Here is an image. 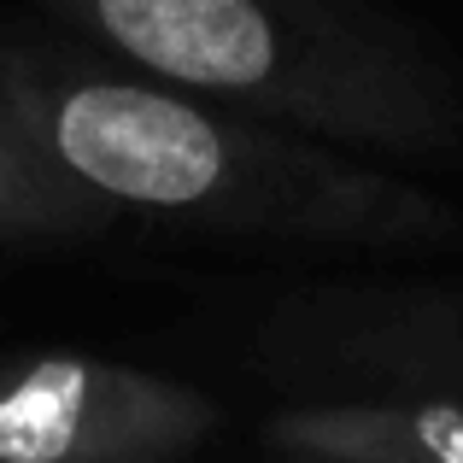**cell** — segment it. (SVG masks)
I'll return each mask as SVG.
<instances>
[{"label":"cell","instance_id":"obj_4","mask_svg":"<svg viewBox=\"0 0 463 463\" xmlns=\"http://www.w3.org/2000/svg\"><path fill=\"white\" fill-rule=\"evenodd\" d=\"M259 440L317 463H463V405L417 393H282Z\"/></svg>","mask_w":463,"mask_h":463},{"label":"cell","instance_id":"obj_1","mask_svg":"<svg viewBox=\"0 0 463 463\" xmlns=\"http://www.w3.org/2000/svg\"><path fill=\"white\" fill-rule=\"evenodd\" d=\"M0 106L124 229L375 259L463 241V212L405 165L136 71L59 24L0 30Z\"/></svg>","mask_w":463,"mask_h":463},{"label":"cell","instance_id":"obj_3","mask_svg":"<svg viewBox=\"0 0 463 463\" xmlns=\"http://www.w3.org/2000/svg\"><path fill=\"white\" fill-rule=\"evenodd\" d=\"M223 429V405L158 370L82 352L0 358V463H165Z\"/></svg>","mask_w":463,"mask_h":463},{"label":"cell","instance_id":"obj_5","mask_svg":"<svg viewBox=\"0 0 463 463\" xmlns=\"http://www.w3.org/2000/svg\"><path fill=\"white\" fill-rule=\"evenodd\" d=\"M118 229L112 205L71 182L0 106V247H89Z\"/></svg>","mask_w":463,"mask_h":463},{"label":"cell","instance_id":"obj_2","mask_svg":"<svg viewBox=\"0 0 463 463\" xmlns=\"http://www.w3.org/2000/svg\"><path fill=\"white\" fill-rule=\"evenodd\" d=\"M59 30L136 71L317 141L446 165L463 82L399 0H35Z\"/></svg>","mask_w":463,"mask_h":463}]
</instances>
